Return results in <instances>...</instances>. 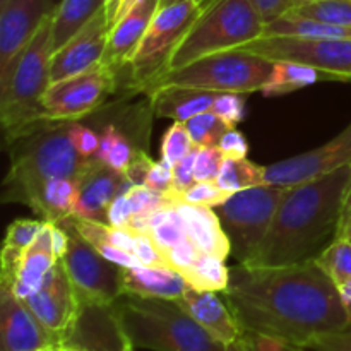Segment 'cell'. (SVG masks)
Returning <instances> with one entry per match:
<instances>
[{
  "label": "cell",
  "mask_w": 351,
  "mask_h": 351,
  "mask_svg": "<svg viewBox=\"0 0 351 351\" xmlns=\"http://www.w3.org/2000/svg\"><path fill=\"white\" fill-rule=\"evenodd\" d=\"M223 297L242 335L307 348L321 336L350 329L338 287L314 261L278 267L237 264Z\"/></svg>",
  "instance_id": "1"
},
{
  "label": "cell",
  "mask_w": 351,
  "mask_h": 351,
  "mask_svg": "<svg viewBox=\"0 0 351 351\" xmlns=\"http://www.w3.org/2000/svg\"><path fill=\"white\" fill-rule=\"evenodd\" d=\"M351 187V165L288 189L252 267L312 263L336 239Z\"/></svg>",
  "instance_id": "2"
},
{
  "label": "cell",
  "mask_w": 351,
  "mask_h": 351,
  "mask_svg": "<svg viewBox=\"0 0 351 351\" xmlns=\"http://www.w3.org/2000/svg\"><path fill=\"white\" fill-rule=\"evenodd\" d=\"M72 122H45L9 143L10 167L2 182V202L36 211L41 191L51 178H79L96 163L71 141Z\"/></svg>",
  "instance_id": "3"
},
{
  "label": "cell",
  "mask_w": 351,
  "mask_h": 351,
  "mask_svg": "<svg viewBox=\"0 0 351 351\" xmlns=\"http://www.w3.org/2000/svg\"><path fill=\"white\" fill-rule=\"evenodd\" d=\"M110 321L120 339L134 348L153 351H225L175 300L123 293L108 307Z\"/></svg>",
  "instance_id": "4"
},
{
  "label": "cell",
  "mask_w": 351,
  "mask_h": 351,
  "mask_svg": "<svg viewBox=\"0 0 351 351\" xmlns=\"http://www.w3.org/2000/svg\"><path fill=\"white\" fill-rule=\"evenodd\" d=\"M53 14L24 48L9 82L0 89V122L7 144L45 123L43 96L51 84Z\"/></svg>",
  "instance_id": "5"
},
{
  "label": "cell",
  "mask_w": 351,
  "mask_h": 351,
  "mask_svg": "<svg viewBox=\"0 0 351 351\" xmlns=\"http://www.w3.org/2000/svg\"><path fill=\"white\" fill-rule=\"evenodd\" d=\"M264 27L266 24L250 0H211L171 57L168 72L259 40Z\"/></svg>",
  "instance_id": "6"
},
{
  "label": "cell",
  "mask_w": 351,
  "mask_h": 351,
  "mask_svg": "<svg viewBox=\"0 0 351 351\" xmlns=\"http://www.w3.org/2000/svg\"><path fill=\"white\" fill-rule=\"evenodd\" d=\"M273 72V60L245 50H228L208 55L185 67L167 72L154 89L180 86L213 93L250 95L261 91ZM153 89V91H154Z\"/></svg>",
  "instance_id": "7"
},
{
  "label": "cell",
  "mask_w": 351,
  "mask_h": 351,
  "mask_svg": "<svg viewBox=\"0 0 351 351\" xmlns=\"http://www.w3.org/2000/svg\"><path fill=\"white\" fill-rule=\"evenodd\" d=\"M204 7L197 0L161 5L146 36L130 60V82L134 88L151 93L170 69L171 57L187 36Z\"/></svg>",
  "instance_id": "8"
},
{
  "label": "cell",
  "mask_w": 351,
  "mask_h": 351,
  "mask_svg": "<svg viewBox=\"0 0 351 351\" xmlns=\"http://www.w3.org/2000/svg\"><path fill=\"white\" fill-rule=\"evenodd\" d=\"M288 189L257 185L235 192L216 208L237 264H247L256 257Z\"/></svg>",
  "instance_id": "9"
},
{
  "label": "cell",
  "mask_w": 351,
  "mask_h": 351,
  "mask_svg": "<svg viewBox=\"0 0 351 351\" xmlns=\"http://www.w3.org/2000/svg\"><path fill=\"white\" fill-rule=\"evenodd\" d=\"M58 225L69 232V245L62 263L82 308H108L123 295L122 266L96 252L72 226L65 223Z\"/></svg>",
  "instance_id": "10"
},
{
  "label": "cell",
  "mask_w": 351,
  "mask_h": 351,
  "mask_svg": "<svg viewBox=\"0 0 351 351\" xmlns=\"http://www.w3.org/2000/svg\"><path fill=\"white\" fill-rule=\"evenodd\" d=\"M269 60H291L324 72L329 81L351 82V40H311L291 36H263L242 45Z\"/></svg>",
  "instance_id": "11"
},
{
  "label": "cell",
  "mask_w": 351,
  "mask_h": 351,
  "mask_svg": "<svg viewBox=\"0 0 351 351\" xmlns=\"http://www.w3.org/2000/svg\"><path fill=\"white\" fill-rule=\"evenodd\" d=\"M115 86L117 71L105 62L71 79L51 82L43 96V120L77 122L98 110Z\"/></svg>",
  "instance_id": "12"
},
{
  "label": "cell",
  "mask_w": 351,
  "mask_h": 351,
  "mask_svg": "<svg viewBox=\"0 0 351 351\" xmlns=\"http://www.w3.org/2000/svg\"><path fill=\"white\" fill-rule=\"evenodd\" d=\"M23 302L41 322V326L50 332L58 346L71 341L81 319L82 304L62 259H58L51 267L40 290Z\"/></svg>",
  "instance_id": "13"
},
{
  "label": "cell",
  "mask_w": 351,
  "mask_h": 351,
  "mask_svg": "<svg viewBox=\"0 0 351 351\" xmlns=\"http://www.w3.org/2000/svg\"><path fill=\"white\" fill-rule=\"evenodd\" d=\"M55 9V0H7L0 5V89L9 82L24 48Z\"/></svg>",
  "instance_id": "14"
},
{
  "label": "cell",
  "mask_w": 351,
  "mask_h": 351,
  "mask_svg": "<svg viewBox=\"0 0 351 351\" xmlns=\"http://www.w3.org/2000/svg\"><path fill=\"white\" fill-rule=\"evenodd\" d=\"M351 165V123L329 143L264 167V185L295 187Z\"/></svg>",
  "instance_id": "15"
},
{
  "label": "cell",
  "mask_w": 351,
  "mask_h": 351,
  "mask_svg": "<svg viewBox=\"0 0 351 351\" xmlns=\"http://www.w3.org/2000/svg\"><path fill=\"white\" fill-rule=\"evenodd\" d=\"M51 249V223H45L33 245L26 250L3 247L0 257V285L14 291L21 300L36 293L57 264Z\"/></svg>",
  "instance_id": "16"
},
{
  "label": "cell",
  "mask_w": 351,
  "mask_h": 351,
  "mask_svg": "<svg viewBox=\"0 0 351 351\" xmlns=\"http://www.w3.org/2000/svg\"><path fill=\"white\" fill-rule=\"evenodd\" d=\"M108 36L110 23L106 10L103 9L64 47L53 51L50 62L51 82L65 81L101 64L105 60Z\"/></svg>",
  "instance_id": "17"
},
{
  "label": "cell",
  "mask_w": 351,
  "mask_h": 351,
  "mask_svg": "<svg viewBox=\"0 0 351 351\" xmlns=\"http://www.w3.org/2000/svg\"><path fill=\"white\" fill-rule=\"evenodd\" d=\"M58 346L12 290L0 285V351H41Z\"/></svg>",
  "instance_id": "18"
},
{
  "label": "cell",
  "mask_w": 351,
  "mask_h": 351,
  "mask_svg": "<svg viewBox=\"0 0 351 351\" xmlns=\"http://www.w3.org/2000/svg\"><path fill=\"white\" fill-rule=\"evenodd\" d=\"M132 185L125 173L112 170L96 160V163L79 178L74 218L106 223V213L112 202Z\"/></svg>",
  "instance_id": "19"
},
{
  "label": "cell",
  "mask_w": 351,
  "mask_h": 351,
  "mask_svg": "<svg viewBox=\"0 0 351 351\" xmlns=\"http://www.w3.org/2000/svg\"><path fill=\"white\" fill-rule=\"evenodd\" d=\"M175 302L218 341L228 345L242 336V329L237 324L225 298L219 297V291L187 287L182 297Z\"/></svg>",
  "instance_id": "20"
},
{
  "label": "cell",
  "mask_w": 351,
  "mask_h": 351,
  "mask_svg": "<svg viewBox=\"0 0 351 351\" xmlns=\"http://www.w3.org/2000/svg\"><path fill=\"white\" fill-rule=\"evenodd\" d=\"M160 7L161 0H143L125 17L113 24L103 62L112 65L115 71L129 67Z\"/></svg>",
  "instance_id": "21"
},
{
  "label": "cell",
  "mask_w": 351,
  "mask_h": 351,
  "mask_svg": "<svg viewBox=\"0 0 351 351\" xmlns=\"http://www.w3.org/2000/svg\"><path fill=\"white\" fill-rule=\"evenodd\" d=\"M177 269L171 266H139L122 267V291L143 298H165L177 300L187 288Z\"/></svg>",
  "instance_id": "22"
},
{
  "label": "cell",
  "mask_w": 351,
  "mask_h": 351,
  "mask_svg": "<svg viewBox=\"0 0 351 351\" xmlns=\"http://www.w3.org/2000/svg\"><path fill=\"white\" fill-rule=\"evenodd\" d=\"M218 95L219 93L180 86H161L149 93L154 115L178 122H187L199 113L209 112Z\"/></svg>",
  "instance_id": "23"
},
{
  "label": "cell",
  "mask_w": 351,
  "mask_h": 351,
  "mask_svg": "<svg viewBox=\"0 0 351 351\" xmlns=\"http://www.w3.org/2000/svg\"><path fill=\"white\" fill-rule=\"evenodd\" d=\"M178 211L184 216L189 239L199 247L202 254L226 261L232 256L228 235L225 233L218 213L213 208L178 204Z\"/></svg>",
  "instance_id": "24"
},
{
  "label": "cell",
  "mask_w": 351,
  "mask_h": 351,
  "mask_svg": "<svg viewBox=\"0 0 351 351\" xmlns=\"http://www.w3.org/2000/svg\"><path fill=\"white\" fill-rule=\"evenodd\" d=\"M321 81H329V77L311 65L291 60H273V72L261 93L266 98H278Z\"/></svg>",
  "instance_id": "25"
},
{
  "label": "cell",
  "mask_w": 351,
  "mask_h": 351,
  "mask_svg": "<svg viewBox=\"0 0 351 351\" xmlns=\"http://www.w3.org/2000/svg\"><path fill=\"white\" fill-rule=\"evenodd\" d=\"M106 0H62L53 14V51L64 47L77 31H81L99 10Z\"/></svg>",
  "instance_id": "26"
},
{
  "label": "cell",
  "mask_w": 351,
  "mask_h": 351,
  "mask_svg": "<svg viewBox=\"0 0 351 351\" xmlns=\"http://www.w3.org/2000/svg\"><path fill=\"white\" fill-rule=\"evenodd\" d=\"M79 194V180L75 178H51L41 191L40 202L34 215L43 221L62 223L72 218Z\"/></svg>",
  "instance_id": "27"
},
{
  "label": "cell",
  "mask_w": 351,
  "mask_h": 351,
  "mask_svg": "<svg viewBox=\"0 0 351 351\" xmlns=\"http://www.w3.org/2000/svg\"><path fill=\"white\" fill-rule=\"evenodd\" d=\"M180 274L189 287L195 290L223 293L230 283V267L225 266V261L209 254H202L191 267L182 271Z\"/></svg>",
  "instance_id": "28"
},
{
  "label": "cell",
  "mask_w": 351,
  "mask_h": 351,
  "mask_svg": "<svg viewBox=\"0 0 351 351\" xmlns=\"http://www.w3.org/2000/svg\"><path fill=\"white\" fill-rule=\"evenodd\" d=\"M149 226L151 239L156 243L158 249L163 252L165 257L173 247L189 239L187 226H185L184 216L178 211V206L153 213L149 216Z\"/></svg>",
  "instance_id": "29"
},
{
  "label": "cell",
  "mask_w": 351,
  "mask_h": 351,
  "mask_svg": "<svg viewBox=\"0 0 351 351\" xmlns=\"http://www.w3.org/2000/svg\"><path fill=\"white\" fill-rule=\"evenodd\" d=\"M136 151L137 149L130 146L127 137L115 125H106L99 136V149L96 153V160L112 170L127 175L136 156Z\"/></svg>",
  "instance_id": "30"
},
{
  "label": "cell",
  "mask_w": 351,
  "mask_h": 351,
  "mask_svg": "<svg viewBox=\"0 0 351 351\" xmlns=\"http://www.w3.org/2000/svg\"><path fill=\"white\" fill-rule=\"evenodd\" d=\"M216 184L230 194L257 187V185H264V167L249 161L247 158H243V160H225L221 171L216 178Z\"/></svg>",
  "instance_id": "31"
},
{
  "label": "cell",
  "mask_w": 351,
  "mask_h": 351,
  "mask_svg": "<svg viewBox=\"0 0 351 351\" xmlns=\"http://www.w3.org/2000/svg\"><path fill=\"white\" fill-rule=\"evenodd\" d=\"M314 263L331 278L336 287L348 283L351 281V242L339 237Z\"/></svg>",
  "instance_id": "32"
},
{
  "label": "cell",
  "mask_w": 351,
  "mask_h": 351,
  "mask_svg": "<svg viewBox=\"0 0 351 351\" xmlns=\"http://www.w3.org/2000/svg\"><path fill=\"white\" fill-rule=\"evenodd\" d=\"M287 14L351 27V0H317V2H305Z\"/></svg>",
  "instance_id": "33"
},
{
  "label": "cell",
  "mask_w": 351,
  "mask_h": 351,
  "mask_svg": "<svg viewBox=\"0 0 351 351\" xmlns=\"http://www.w3.org/2000/svg\"><path fill=\"white\" fill-rule=\"evenodd\" d=\"M192 143L197 147H218L219 141L230 130V127L211 110L192 117L185 122Z\"/></svg>",
  "instance_id": "34"
},
{
  "label": "cell",
  "mask_w": 351,
  "mask_h": 351,
  "mask_svg": "<svg viewBox=\"0 0 351 351\" xmlns=\"http://www.w3.org/2000/svg\"><path fill=\"white\" fill-rule=\"evenodd\" d=\"M194 147L197 146L192 143L185 122L173 120V123L165 130L163 139H161V160L170 165H175L180 160H184Z\"/></svg>",
  "instance_id": "35"
},
{
  "label": "cell",
  "mask_w": 351,
  "mask_h": 351,
  "mask_svg": "<svg viewBox=\"0 0 351 351\" xmlns=\"http://www.w3.org/2000/svg\"><path fill=\"white\" fill-rule=\"evenodd\" d=\"M230 192L223 191L216 182H195L191 189L177 195L178 204L201 206L216 209L230 197Z\"/></svg>",
  "instance_id": "36"
},
{
  "label": "cell",
  "mask_w": 351,
  "mask_h": 351,
  "mask_svg": "<svg viewBox=\"0 0 351 351\" xmlns=\"http://www.w3.org/2000/svg\"><path fill=\"white\" fill-rule=\"evenodd\" d=\"M43 219H16L9 225L3 240V247L16 250H26L36 240L38 233L45 226Z\"/></svg>",
  "instance_id": "37"
},
{
  "label": "cell",
  "mask_w": 351,
  "mask_h": 351,
  "mask_svg": "<svg viewBox=\"0 0 351 351\" xmlns=\"http://www.w3.org/2000/svg\"><path fill=\"white\" fill-rule=\"evenodd\" d=\"M213 113L219 117L230 129H235L245 119V101L243 95L237 93H219L213 103Z\"/></svg>",
  "instance_id": "38"
},
{
  "label": "cell",
  "mask_w": 351,
  "mask_h": 351,
  "mask_svg": "<svg viewBox=\"0 0 351 351\" xmlns=\"http://www.w3.org/2000/svg\"><path fill=\"white\" fill-rule=\"evenodd\" d=\"M223 163H225V156L221 154L219 147H199L194 167L195 180L216 182Z\"/></svg>",
  "instance_id": "39"
},
{
  "label": "cell",
  "mask_w": 351,
  "mask_h": 351,
  "mask_svg": "<svg viewBox=\"0 0 351 351\" xmlns=\"http://www.w3.org/2000/svg\"><path fill=\"white\" fill-rule=\"evenodd\" d=\"M71 141L77 153L84 158H96L99 149V136L79 122L71 123Z\"/></svg>",
  "instance_id": "40"
},
{
  "label": "cell",
  "mask_w": 351,
  "mask_h": 351,
  "mask_svg": "<svg viewBox=\"0 0 351 351\" xmlns=\"http://www.w3.org/2000/svg\"><path fill=\"white\" fill-rule=\"evenodd\" d=\"M197 149L199 147H194L184 160H180L178 163L173 165V189H171V191L175 192V195L185 192L197 182L194 175Z\"/></svg>",
  "instance_id": "41"
},
{
  "label": "cell",
  "mask_w": 351,
  "mask_h": 351,
  "mask_svg": "<svg viewBox=\"0 0 351 351\" xmlns=\"http://www.w3.org/2000/svg\"><path fill=\"white\" fill-rule=\"evenodd\" d=\"M146 187L153 189V191L160 192H170L173 189V165L167 163V161L160 160L149 165L144 184Z\"/></svg>",
  "instance_id": "42"
},
{
  "label": "cell",
  "mask_w": 351,
  "mask_h": 351,
  "mask_svg": "<svg viewBox=\"0 0 351 351\" xmlns=\"http://www.w3.org/2000/svg\"><path fill=\"white\" fill-rule=\"evenodd\" d=\"M134 256L144 266H170L167 257L158 249L149 233H139V235H136V250H134Z\"/></svg>",
  "instance_id": "43"
},
{
  "label": "cell",
  "mask_w": 351,
  "mask_h": 351,
  "mask_svg": "<svg viewBox=\"0 0 351 351\" xmlns=\"http://www.w3.org/2000/svg\"><path fill=\"white\" fill-rule=\"evenodd\" d=\"M201 256L202 252L199 250V247L195 245L191 239H185L184 242L178 243L177 247H173V249L167 254V261L173 269L182 273V271H185L187 267H191Z\"/></svg>",
  "instance_id": "44"
},
{
  "label": "cell",
  "mask_w": 351,
  "mask_h": 351,
  "mask_svg": "<svg viewBox=\"0 0 351 351\" xmlns=\"http://www.w3.org/2000/svg\"><path fill=\"white\" fill-rule=\"evenodd\" d=\"M250 2L263 17L264 24H269L278 17L293 10L295 7L305 3V0H250Z\"/></svg>",
  "instance_id": "45"
},
{
  "label": "cell",
  "mask_w": 351,
  "mask_h": 351,
  "mask_svg": "<svg viewBox=\"0 0 351 351\" xmlns=\"http://www.w3.org/2000/svg\"><path fill=\"white\" fill-rule=\"evenodd\" d=\"M127 192L117 195L115 201L112 202V206L108 208V213H106V225L122 230L129 228L130 221H132L134 218V209L132 204H130V199Z\"/></svg>",
  "instance_id": "46"
},
{
  "label": "cell",
  "mask_w": 351,
  "mask_h": 351,
  "mask_svg": "<svg viewBox=\"0 0 351 351\" xmlns=\"http://www.w3.org/2000/svg\"><path fill=\"white\" fill-rule=\"evenodd\" d=\"M225 160H243L249 154V141L240 130L230 129L218 144Z\"/></svg>",
  "instance_id": "47"
},
{
  "label": "cell",
  "mask_w": 351,
  "mask_h": 351,
  "mask_svg": "<svg viewBox=\"0 0 351 351\" xmlns=\"http://www.w3.org/2000/svg\"><path fill=\"white\" fill-rule=\"evenodd\" d=\"M311 351H351V328L345 331L331 332L314 339L307 346Z\"/></svg>",
  "instance_id": "48"
},
{
  "label": "cell",
  "mask_w": 351,
  "mask_h": 351,
  "mask_svg": "<svg viewBox=\"0 0 351 351\" xmlns=\"http://www.w3.org/2000/svg\"><path fill=\"white\" fill-rule=\"evenodd\" d=\"M242 336L243 339H245L249 351H311L307 348H302V346L280 341V339H273L261 335H252V332H245V335Z\"/></svg>",
  "instance_id": "49"
},
{
  "label": "cell",
  "mask_w": 351,
  "mask_h": 351,
  "mask_svg": "<svg viewBox=\"0 0 351 351\" xmlns=\"http://www.w3.org/2000/svg\"><path fill=\"white\" fill-rule=\"evenodd\" d=\"M69 245V232L58 223H51V249L57 259H62Z\"/></svg>",
  "instance_id": "50"
},
{
  "label": "cell",
  "mask_w": 351,
  "mask_h": 351,
  "mask_svg": "<svg viewBox=\"0 0 351 351\" xmlns=\"http://www.w3.org/2000/svg\"><path fill=\"white\" fill-rule=\"evenodd\" d=\"M339 237H345L351 242V192H348V197H346V204H345V211H343V218H341V225H339Z\"/></svg>",
  "instance_id": "51"
},
{
  "label": "cell",
  "mask_w": 351,
  "mask_h": 351,
  "mask_svg": "<svg viewBox=\"0 0 351 351\" xmlns=\"http://www.w3.org/2000/svg\"><path fill=\"white\" fill-rule=\"evenodd\" d=\"M338 290H339V297H341V302H343V307H345L346 315H348L350 328H351V281L341 285V287H338Z\"/></svg>",
  "instance_id": "52"
},
{
  "label": "cell",
  "mask_w": 351,
  "mask_h": 351,
  "mask_svg": "<svg viewBox=\"0 0 351 351\" xmlns=\"http://www.w3.org/2000/svg\"><path fill=\"white\" fill-rule=\"evenodd\" d=\"M141 2H143V0H120V5H119V10H117V16H115V21H113V24L119 23L122 17H125L127 14H129L130 10Z\"/></svg>",
  "instance_id": "53"
},
{
  "label": "cell",
  "mask_w": 351,
  "mask_h": 351,
  "mask_svg": "<svg viewBox=\"0 0 351 351\" xmlns=\"http://www.w3.org/2000/svg\"><path fill=\"white\" fill-rule=\"evenodd\" d=\"M119 5H120V0H106V3H105V10H106V16H108V23H110V29H112V26H113V21H115Z\"/></svg>",
  "instance_id": "54"
},
{
  "label": "cell",
  "mask_w": 351,
  "mask_h": 351,
  "mask_svg": "<svg viewBox=\"0 0 351 351\" xmlns=\"http://www.w3.org/2000/svg\"><path fill=\"white\" fill-rule=\"evenodd\" d=\"M225 351H249V348H247V343L245 339H243V336H240V338L235 339V341L228 343Z\"/></svg>",
  "instance_id": "55"
},
{
  "label": "cell",
  "mask_w": 351,
  "mask_h": 351,
  "mask_svg": "<svg viewBox=\"0 0 351 351\" xmlns=\"http://www.w3.org/2000/svg\"><path fill=\"white\" fill-rule=\"evenodd\" d=\"M177 2H182V0H161V5H170V3H177ZM197 2H201L202 7H206L211 0H197Z\"/></svg>",
  "instance_id": "56"
},
{
  "label": "cell",
  "mask_w": 351,
  "mask_h": 351,
  "mask_svg": "<svg viewBox=\"0 0 351 351\" xmlns=\"http://www.w3.org/2000/svg\"><path fill=\"white\" fill-rule=\"evenodd\" d=\"M58 351H88V350L75 348V346H72L71 343H67V345H60V346H58Z\"/></svg>",
  "instance_id": "57"
},
{
  "label": "cell",
  "mask_w": 351,
  "mask_h": 351,
  "mask_svg": "<svg viewBox=\"0 0 351 351\" xmlns=\"http://www.w3.org/2000/svg\"><path fill=\"white\" fill-rule=\"evenodd\" d=\"M120 341H122V348H120V351H134V346L130 345L127 339H120Z\"/></svg>",
  "instance_id": "58"
},
{
  "label": "cell",
  "mask_w": 351,
  "mask_h": 351,
  "mask_svg": "<svg viewBox=\"0 0 351 351\" xmlns=\"http://www.w3.org/2000/svg\"><path fill=\"white\" fill-rule=\"evenodd\" d=\"M41 351H58V346H48V348H43Z\"/></svg>",
  "instance_id": "59"
},
{
  "label": "cell",
  "mask_w": 351,
  "mask_h": 351,
  "mask_svg": "<svg viewBox=\"0 0 351 351\" xmlns=\"http://www.w3.org/2000/svg\"><path fill=\"white\" fill-rule=\"evenodd\" d=\"M305 2H317V0H305Z\"/></svg>",
  "instance_id": "60"
},
{
  "label": "cell",
  "mask_w": 351,
  "mask_h": 351,
  "mask_svg": "<svg viewBox=\"0 0 351 351\" xmlns=\"http://www.w3.org/2000/svg\"><path fill=\"white\" fill-rule=\"evenodd\" d=\"M3 2H7V0H0V5H2V3H3Z\"/></svg>",
  "instance_id": "61"
},
{
  "label": "cell",
  "mask_w": 351,
  "mask_h": 351,
  "mask_svg": "<svg viewBox=\"0 0 351 351\" xmlns=\"http://www.w3.org/2000/svg\"><path fill=\"white\" fill-rule=\"evenodd\" d=\"M350 192H351V187H350Z\"/></svg>",
  "instance_id": "62"
}]
</instances>
